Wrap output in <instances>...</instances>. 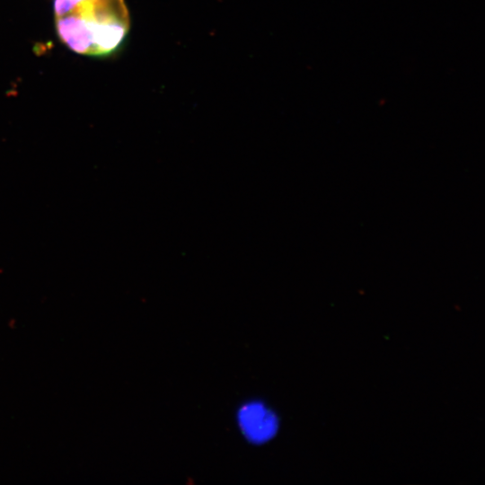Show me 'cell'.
Wrapping results in <instances>:
<instances>
[{
	"instance_id": "cell-1",
	"label": "cell",
	"mask_w": 485,
	"mask_h": 485,
	"mask_svg": "<svg viewBox=\"0 0 485 485\" xmlns=\"http://www.w3.org/2000/svg\"><path fill=\"white\" fill-rule=\"evenodd\" d=\"M54 18L66 47L94 57L116 50L130 25L125 0H54Z\"/></svg>"
},
{
	"instance_id": "cell-2",
	"label": "cell",
	"mask_w": 485,
	"mask_h": 485,
	"mask_svg": "<svg viewBox=\"0 0 485 485\" xmlns=\"http://www.w3.org/2000/svg\"><path fill=\"white\" fill-rule=\"evenodd\" d=\"M239 423L246 437L254 443L269 440L278 428L276 415L258 403L247 404L241 409Z\"/></svg>"
}]
</instances>
